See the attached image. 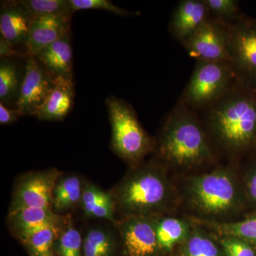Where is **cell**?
<instances>
[{"label":"cell","instance_id":"6da1fadb","mask_svg":"<svg viewBox=\"0 0 256 256\" xmlns=\"http://www.w3.org/2000/svg\"><path fill=\"white\" fill-rule=\"evenodd\" d=\"M160 154L180 166L202 164L212 156L208 140L201 126L190 112L176 110L165 124Z\"/></svg>","mask_w":256,"mask_h":256},{"label":"cell","instance_id":"7a4b0ae2","mask_svg":"<svg viewBox=\"0 0 256 256\" xmlns=\"http://www.w3.org/2000/svg\"><path fill=\"white\" fill-rule=\"evenodd\" d=\"M112 196L114 205L128 216H149L168 202L169 184L156 168H144L128 176Z\"/></svg>","mask_w":256,"mask_h":256},{"label":"cell","instance_id":"3957f363","mask_svg":"<svg viewBox=\"0 0 256 256\" xmlns=\"http://www.w3.org/2000/svg\"><path fill=\"white\" fill-rule=\"evenodd\" d=\"M210 122L224 146L232 150L242 148L256 132V102L242 94L226 96L212 109Z\"/></svg>","mask_w":256,"mask_h":256},{"label":"cell","instance_id":"277c9868","mask_svg":"<svg viewBox=\"0 0 256 256\" xmlns=\"http://www.w3.org/2000/svg\"><path fill=\"white\" fill-rule=\"evenodd\" d=\"M112 129V148L122 159L137 163L151 150L152 141L132 106L110 96L106 100Z\"/></svg>","mask_w":256,"mask_h":256},{"label":"cell","instance_id":"5b68a950","mask_svg":"<svg viewBox=\"0 0 256 256\" xmlns=\"http://www.w3.org/2000/svg\"><path fill=\"white\" fill-rule=\"evenodd\" d=\"M190 200L200 212L220 215L232 212L238 203L236 183L228 171L218 170L194 176L188 182Z\"/></svg>","mask_w":256,"mask_h":256},{"label":"cell","instance_id":"8992f818","mask_svg":"<svg viewBox=\"0 0 256 256\" xmlns=\"http://www.w3.org/2000/svg\"><path fill=\"white\" fill-rule=\"evenodd\" d=\"M232 76L228 62H198L186 88V100L196 106L214 102L226 92Z\"/></svg>","mask_w":256,"mask_h":256},{"label":"cell","instance_id":"52a82bcc","mask_svg":"<svg viewBox=\"0 0 256 256\" xmlns=\"http://www.w3.org/2000/svg\"><path fill=\"white\" fill-rule=\"evenodd\" d=\"M60 176L56 169L24 176L15 188L9 214L26 208H52L54 190Z\"/></svg>","mask_w":256,"mask_h":256},{"label":"cell","instance_id":"ba28073f","mask_svg":"<svg viewBox=\"0 0 256 256\" xmlns=\"http://www.w3.org/2000/svg\"><path fill=\"white\" fill-rule=\"evenodd\" d=\"M54 77L36 57L26 54L25 72L16 108L24 116H36L53 86Z\"/></svg>","mask_w":256,"mask_h":256},{"label":"cell","instance_id":"9c48e42d","mask_svg":"<svg viewBox=\"0 0 256 256\" xmlns=\"http://www.w3.org/2000/svg\"><path fill=\"white\" fill-rule=\"evenodd\" d=\"M186 43L200 62H230L228 32L218 23L206 20Z\"/></svg>","mask_w":256,"mask_h":256},{"label":"cell","instance_id":"30bf717a","mask_svg":"<svg viewBox=\"0 0 256 256\" xmlns=\"http://www.w3.org/2000/svg\"><path fill=\"white\" fill-rule=\"evenodd\" d=\"M129 256H152L158 246L156 222L149 216H127L118 224Z\"/></svg>","mask_w":256,"mask_h":256},{"label":"cell","instance_id":"8fae6325","mask_svg":"<svg viewBox=\"0 0 256 256\" xmlns=\"http://www.w3.org/2000/svg\"><path fill=\"white\" fill-rule=\"evenodd\" d=\"M228 34L230 63L244 73L256 75V24H239Z\"/></svg>","mask_w":256,"mask_h":256},{"label":"cell","instance_id":"7c38bea8","mask_svg":"<svg viewBox=\"0 0 256 256\" xmlns=\"http://www.w3.org/2000/svg\"><path fill=\"white\" fill-rule=\"evenodd\" d=\"M72 15H53L34 18L24 48L35 55L45 47L70 34Z\"/></svg>","mask_w":256,"mask_h":256},{"label":"cell","instance_id":"4fadbf2b","mask_svg":"<svg viewBox=\"0 0 256 256\" xmlns=\"http://www.w3.org/2000/svg\"><path fill=\"white\" fill-rule=\"evenodd\" d=\"M0 9V38L16 48L24 47L34 18L18 1H2Z\"/></svg>","mask_w":256,"mask_h":256},{"label":"cell","instance_id":"5bb4252c","mask_svg":"<svg viewBox=\"0 0 256 256\" xmlns=\"http://www.w3.org/2000/svg\"><path fill=\"white\" fill-rule=\"evenodd\" d=\"M66 220L54 213L52 208H26L9 214L10 226L21 240L48 227L62 228Z\"/></svg>","mask_w":256,"mask_h":256},{"label":"cell","instance_id":"9a60e30c","mask_svg":"<svg viewBox=\"0 0 256 256\" xmlns=\"http://www.w3.org/2000/svg\"><path fill=\"white\" fill-rule=\"evenodd\" d=\"M74 94L73 79L54 78L52 89L36 117L40 120H62L72 110Z\"/></svg>","mask_w":256,"mask_h":256},{"label":"cell","instance_id":"2e32d148","mask_svg":"<svg viewBox=\"0 0 256 256\" xmlns=\"http://www.w3.org/2000/svg\"><path fill=\"white\" fill-rule=\"evenodd\" d=\"M34 56L54 78L73 79V50L70 34Z\"/></svg>","mask_w":256,"mask_h":256},{"label":"cell","instance_id":"e0dca14e","mask_svg":"<svg viewBox=\"0 0 256 256\" xmlns=\"http://www.w3.org/2000/svg\"><path fill=\"white\" fill-rule=\"evenodd\" d=\"M207 8L204 2H182L175 11L171 28L178 40L186 42L206 21Z\"/></svg>","mask_w":256,"mask_h":256},{"label":"cell","instance_id":"ac0fdd59","mask_svg":"<svg viewBox=\"0 0 256 256\" xmlns=\"http://www.w3.org/2000/svg\"><path fill=\"white\" fill-rule=\"evenodd\" d=\"M20 57L0 60V102L6 107L16 108L25 72V62Z\"/></svg>","mask_w":256,"mask_h":256},{"label":"cell","instance_id":"d6986e66","mask_svg":"<svg viewBox=\"0 0 256 256\" xmlns=\"http://www.w3.org/2000/svg\"><path fill=\"white\" fill-rule=\"evenodd\" d=\"M82 192V182L74 175L58 178L53 192L52 206L56 212H64L80 204Z\"/></svg>","mask_w":256,"mask_h":256},{"label":"cell","instance_id":"ffe728a7","mask_svg":"<svg viewBox=\"0 0 256 256\" xmlns=\"http://www.w3.org/2000/svg\"><path fill=\"white\" fill-rule=\"evenodd\" d=\"M156 233L159 248L170 250L188 236V226L182 220L164 218L156 222Z\"/></svg>","mask_w":256,"mask_h":256},{"label":"cell","instance_id":"44dd1931","mask_svg":"<svg viewBox=\"0 0 256 256\" xmlns=\"http://www.w3.org/2000/svg\"><path fill=\"white\" fill-rule=\"evenodd\" d=\"M62 232V228L48 227L30 234L22 240L31 256H52V249Z\"/></svg>","mask_w":256,"mask_h":256},{"label":"cell","instance_id":"7402d4cb","mask_svg":"<svg viewBox=\"0 0 256 256\" xmlns=\"http://www.w3.org/2000/svg\"><path fill=\"white\" fill-rule=\"evenodd\" d=\"M18 2L33 18L73 14L68 0H20Z\"/></svg>","mask_w":256,"mask_h":256},{"label":"cell","instance_id":"603a6c76","mask_svg":"<svg viewBox=\"0 0 256 256\" xmlns=\"http://www.w3.org/2000/svg\"><path fill=\"white\" fill-rule=\"evenodd\" d=\"M114 249L112 236L102 228L89 230L82 242L84 256H110Z\"/></svg>","mask_w":256,"mask_h":256},{"label":"cell","instance_id":"cb8c5ba5","mask_svg":"<svg viewBox=\"0 0 256 256\" xmlns=\"http://www.w3.org/2000/svg\"><path fill=\"white\" fill-rule=\"evenodd\" d=\"M212 226L226 237L240 238L256 246V217L234 223H215Z\"/></svg>","mask_w":256,"mask_h":256},{"label":"cell","instance_id":"d4e9b609","mask_svg":"<svg viewBox=\"0 0 256 256\" xmlns=\"http://www.w3.org/2000/svg\"><path fill=\"white\" fill-rule=\"evenodd\" d=\"M56 242L60 256H82L84 242L82 235L74 228L70 220Z\"/></svg>","mask_w":256,"mask_h":256},{"label":"cell","instance_id":"484cf974","mask_svg":"<svg viewBox=\"0 0 256 256\" xmlns=\"http://www.w3.org/2000/svg\"><path fill=\"white\" fill-rule=\"evenodd\" d=\"M184 252L186 256H220V250L215 242L198 230L188 236Z\"/></svg>","mask_w":256,"mask_h":256},{"label":"cell","instance_id":"4316f807","mask_svg":"<svg viewBox=\"0 0 256 256\" xmlns=\"http://www.w3.org/2000/svg\"><path fill=\"white\" fill-rule=\"evenodd\" d=\"M68 2L73 14L80 10H96L109 12L122 16L136 15L134 13L119 8L109 0H68Z\"/></svg>","mask_w":256,"mask_h":256},{"label":"cell","instance_id":"83f0119b","mask_svg":"<svg viewBox=\"0 0 256 256\" xmlns=\"http://www.w3.org/2000/svg\"><path fill=\"white\" fill-rule=\"evenodd\" d=\"M112 201L114 200L112 195L106 193L94 185L88 184L84 188L80 204L85 214L90 217L96 208Z\"/></svg>","mask_w":256,"mask_h":256},{"label":"cell","instance_id":"f1b7e54d","mask_svg":"<svg viewBox=\"0 0 256 256\" xmlns=\"http://www.w3.org/2000/svg\"><path fill=\"white\" fill-rule=\"evenodd\" d=\"M222 245L227 256H255L250 244L240 238L226 237L222 239Z\"/></svg>","mask_w":256,"mask_h":256},{"label":"cell","instance_id":"f546056e","mask_svg":"<svg viewBox=\"0 0 256 256\" xmlns=\"http://www.w3.org/2000/svg\"><path fill=\"white\" fill-rule=\"evenodd\" d=\"M207 10L214 14L228 18L236 12L238 2L234 0H206L204 1Z\"/></svg>","mask_w":256,"mask_h":256},{"label":"cell","instance_id":"4dcf8cb0","mask_svg":"<svg viewBox=\"0 0 256 256\" xmlns=\"http://www.w3.org/2000/svg\"><path fill=\"white\" fill-rule=\"evenodd\" d=\"M24 114L18 108L6 107L0 102V124L3 126L14 124Z\"/></svg>","mask_w":256,"mask_h":256},{"label":"cell","instance_id":"1f68e13d","mask_svg":"<svg viewBox=\"0 0 256 256\" xmlns=\"http://www.w3.org/2000/svg\"><path fill=\"white\" fill-rule=\"evenodd\" d=\"M22 54L16 50V47L10 44L3 38H0V58H14L22 56Z\"/></svg>","mask_w":256,"mask_h":256},{"label":"cell","instance_id":"d6a6232c","mask_svg":"<svg viewBox=\"0 0 256 256\" xmlns=\"http://www.w3.org/2000/svg\"><path fill=\"white\" fill-rule=\"evenodd\" d=\"M247 186L249 194L256 202V172L249 180Z\"/></svg>","mask_w":256,"mask_h":256}]
</instances>
